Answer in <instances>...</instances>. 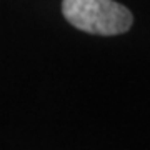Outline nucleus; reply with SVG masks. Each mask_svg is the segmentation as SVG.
Segmentation results:
<instances>
[{"mask_svg": "<svg viewBox=\"0 0 150 150\" xmlns=\"http://www.w3.org/2000/svg\"><path fill=\"white\" fill-rule=\"evenodd\" d=\"M64 17L79 30L93 35H118L132 27V13L113 0H64Z\"/></svg>", "mask_w": 150, "mask_h": 150, "instance_id": "1", "label": "nucleus"}]
</instances>
